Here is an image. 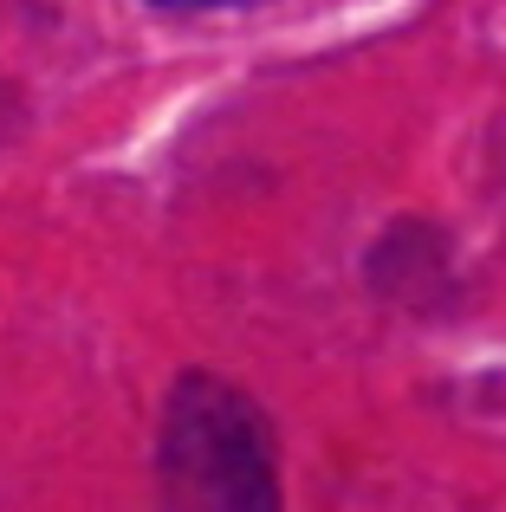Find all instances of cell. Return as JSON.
Here are the masks:
<instances>
[{
    "label": "cell",
    "instance_id": "6da1fadb",
    "mask_svg": "<svg viewBox=\"0 0 506 512\" xmlns=\"http://www.w3.org/2000/svg\"><path fill=\"white\" fill-rule=\"evenodd\" d=\"M163 500L169 512H279L266 428L241 389L182 376L163 415Z\"/></svg>",
    "mask_w": 506,
    "mask_h": 512
},
{
    "label": "cell",
    "instance_id": "7a4b0ae2",
    "mask_svg": "<svg viewBox=\"0 0 506 512\" xmlns=\"http://www.w3.org/2000/svg\"><path fill=\"white\" fill-rule=\"evenodd\" d=\"M163 7H241V0H163Z\"/></svg>",
    "mask_w": 506,
    "mask_h": 512
}]
</instances>
